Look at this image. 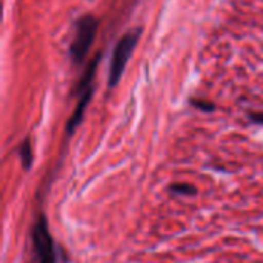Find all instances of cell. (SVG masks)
Instances as JSON below:
<instances>
[{
	"label": "cell",
	"instance_id": "277c9868",
	"mask_svg": "<svg viewBox=\"0 0 263 263\" xmlns=\"http://www.w3.org/2000/svg\"><path fill=\"white\" fill-rule=\"evenodd\" d=\"M91 96H92V88H89L88 91H85L82 94V97L79 99V102L76 105V109H74V112H72V116H71V119L68 120V125H66V134L68 136H71L77 129V126L80 125V122L83 120V116H85L86 106H88V103L91 100Z\"/></svg>",
	"mask_w": 263,
	"mask_h": 263
},
{
	"label": "cell",
	"instance_id": "9c48e42d",
	"mask_svg": "<svg viewBox=\"0 0 263 263\" xmlns=\"http://www.w3.org/2000/svg\"><path fill=\"white\" fill-rule=\"evenodd\" d=\"M248 119H250L253 123L263 125V112H250V114H248Z\"/></svg>",
	"mask_w": 263,
	"mask_h": 263
},
{
	"label": "cell",
	"instance_id": "8992f818",
	"mask_svg": "<svg viewBox=\"0 0 263 263\" xmlns=\"http://www.w3.org/2000/svg\"><path fill=\"white\" fill-rule=\"evenodd\" d=\"M20 159H22V165L23 168H29L32 163V149H31V142L29 139L23 140L22 146H20Z\"/></svg>",
	"mask_w": 263,
	"mask_h": 263
},
{
	"label": "cell",
	"instance_id": "7a4b0ae2",
	"mask_svg": "<svg viewBox=\"0 0 263 263\" xmlns=\"http://www.w3.org/2000/svg\"><path fill=\"white\" fill-rule=\"evenodd\" d=\"M97 29L99 20L94 15H83L76 22V32L69 46V54L72 62H76L77 65H80L88 55V51L96 39Z\"/></svg>",
	"mask_w": 263,
	"mask_h": 263
},
{
	"label": "cell",
	"instance_id": "ba28073f",
	"mask_svg": "<svg viewBox=\"0 0 263 263\" xmlns=\"http://www.w3.org/2000/svg\"><path fill=\"white\" fill-rule=\"evenodd\" d=\"M190 103H191L193 106L199 108L200 111H205V112H211V111L216 109V106H214L211 102H206V100H203V99H191Z\"/></svg>",
	"mask_w": 263,
	"mask_h": 263
},
{
	"label": "cell",
	"instance_id": "5b68a950",
	"mask_svg": "<svg viewBox=\"0 0 263 263\" xmlns=\"http://www.w3.org/2000/svg\"><path fill=\"white\" fill-rule=\"evenodd\" d=\"M99 62H100V54H97V55L91 60V63L88 65L85 74L82 76V79L79 80V83H77V86H76V91H74L76 94H83L85 91H88L89 88H92V86H91V82H92V79H94V74H96V69H97Z\"/></svg>",
	"mask_w": 263,
	"mask_h": 263
},
{
	"label": "cell",
	"instance_id": "3957f363",
	"mask_svg": "<svg viewBox=\"0 0 263 263\" xmlns=\"http://www.w3.org/2000/svg\"><path fill=\"white\" fill-rule=\"evenodd\" d=\"M32 243L37 263H55V248L45 216H40L32 228Z\"/></svg>",
	"mask_w": 263,
	"mask_h": 263
},
{
	"label": "cell",
	"instance_id": "6da1fadb",
	"mask_svg": "<svg viewBox=\"0 0 263 263\" xmlns=\"http://www.w3.org/2000/svg\"><path fill=\"white\" fill-rule=\"evenodd\" d=\"M140 34H142L140 28L133 29V31L126 32L119 40V43L116 45L112 57H111V65H109V77H108V86L109 88L116 86L120 82V79L123 76V71H125L126 65H128V60L133 55V52L136 49V45H137V42L140 39Z\"/></svg>",
	"mask_w": 263,
	"mask_h": 263
},
{
	"label": "cell",
	"instance_id": "52a82bcc",
	"mask_svg": "<svg viewBox=\"0 0 263 263\" xmlns=\"http://www.w3.org/2000/svg\"><path fill=\"white\" fill-rule=\"evenodd\" d=\"M173 194H180V196H194L197 193V190L190 185V183H174L170 186Z\"/></svg>",
	"mask_w": 263,
	"mask_h": 263
}]
</instances>
